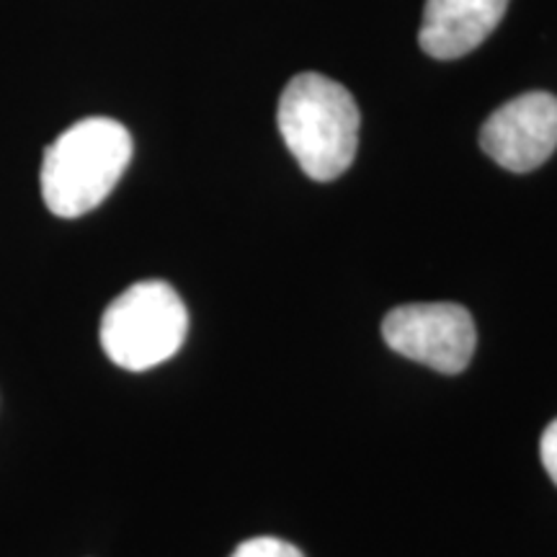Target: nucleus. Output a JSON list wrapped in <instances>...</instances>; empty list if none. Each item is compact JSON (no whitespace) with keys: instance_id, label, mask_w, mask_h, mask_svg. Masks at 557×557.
<instances>
[{"instance_id":"0eeeda50","label":"nucleus","mask_w":557,"mask_h":557,"mask_svg":"<svg viewBox=\"0 0 557 557\" xmlns=\"http://www.w3.org/2000/svg\"><path fill=\"white\" fill-rule=\"evenodd\" d=\"M230 557H305L295 545L276 537L246 540Z\"/></svg>"},{"instance_id":"f257e3e1","label":"nucleus","mask_w":557,"mask_h":557,"mask_svg":"<svg viewBox=\"0 0 557 557\" xmlns=\"http://www.w3.org/2000/svg\"><path fill=\"white\" fill-rule=\"evenodd\" d=\"M132 160V135L116 120L75 122L47 148L41 160V197L52 214L75 220L114 191Z\"/></svg>"},{"instance_id":"7ed1b4c3","label":"nucleus","mask_w":557,"mask_h":557,"mask_svg":"<svg viewBox=\"0 0 557 557\" xmlns=\"http://www.w3.org/2000/svg\"><path fill=\"white\" fill-rule=\"evenodd\" d=\"M189 312L169 282L150 278L124 289L101 318V346L116 367L145 372L184 346Z\"/></svg>"},{"instance_id":"20e7f679","label":"nucleus","mask_w":557,"mask_h":557,"mask_svg":"<svg viewBox=\"0 0 557 557\" xmlns=\"http://www.w3.org/2000/svg\"><path fill=\"white\" fill-rule=\"evenodd\" d=\"M382 338L395 354L442 374L465 372L478 344L470 310L455 302H421L389 310L382 320Z\"/></svg>"},{"instance_id":"6e6552de","label":"nucleus","mask_w":557,"mask_h":557,"mask_svg":"<svg viewBox=\"0 0 557 557\" xmlns=\"http://www.w3.org/2000/svg\"><path fill=\"white\" fill-rule=\"evenodd\" d=\"M540 457H542V465H545L547 475L553 478V483L557 485V418L545 429V434H542Z\"/></svg>"},{"instance_id":"39448f33","label":"nucleus","mask_w":557,"mask_h":557,"mask_svg":"<svg viewBox=\"0 0 557 557\" xmlns=\"http://www.w3.org/2000/svg\"><path fill=\"white\" fill-rule=\"evenodd\" d=\"M480 148L511 173L540 169L557 148V96L532 90L504 103L480 129Z\"/></svg>"},{"instance_id":"f03ea898","label":"nucleus","mask_w":557,"mask_h":557,"mask_svg":"<svg viewBox=\"0 0 557 557\" xmlns=\"http://www.w3.org/2000/svg\"><path fill=\"white\" fill-rule=\"evenodd\" d=\"M278 132L299 169L315 181L344 176L359 148V107L341 83L320 73L292 78L278 99Z\"/></svg>"},{"instance_id":"423d86ee","label":"nucleus","mask_w":557,"mask_h":557,"mask_svg":"<svg viewBox=\"0 0 557 557\" xmlns=\"http://www.w3.org/2000/svg\"><path fill=\"white\" fill-rule=\"evenodd\" d=\"M506 9L508 0H426L418 41L429 58H465L496 32Z\"/></svg>"}]
</instances>
